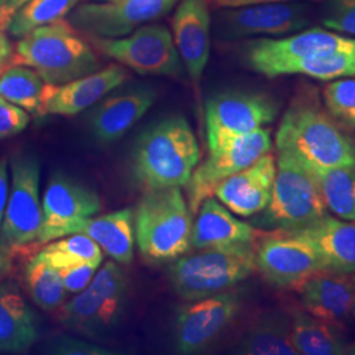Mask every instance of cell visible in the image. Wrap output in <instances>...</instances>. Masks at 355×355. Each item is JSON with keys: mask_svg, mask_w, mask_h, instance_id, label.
Masks as SVG:
<instances>
[{"mask_svg": "<svg viewBox=\"0 0 355 355\" xmlns=\"http://www.w3.org/2000/svg\"><path fill=\"white\" fill-rule=\"evenodd\" d=\"M38 340L37 318L11 283L0 284V352L21 353Z\"/></svg>", "mask_w": 355, "mask_h": 355, "instance_id": "cell-25", "label": "cell"}, {"mask_svg": "<svg viewBox=\"0 0 355 355\" xmlns=\"http://www.w3.org/2000/svg\"><path fill=\"white\" fill-rule=\"evenodd\" d=\"M41 209L42 221L38 233V246L76 234V227L83 220L99 214L102 200L86 184L55 173L44 193Z\"/></svg>", "mask_w": 355, "mask_h": 355, "instance_id": "cell-13", "label": "cell"}, {"mask_svg": "<svg viewBox=\"0 0 355 355\" xmlns=\"http://www.w3.org/2000/svg\"><path fill=\"white\" fill-rule=\"evenodd\" d=\"M306 242L325 271L355 272V223L327 215L304 228L284 232Z\"/></svg>", "mask_w": 355, "mask_h": 355, "instance_id": "cell-21", "label": "cell"}, {"mask_svg": "<svg viewBox=\"0 0 355 355\" xmlns=\"http://www.w3.org/2000/svg\"><path fill=\"white\" fill-rule=\"evenodd\" d=\"M101 263L102 262H83L76 266L64 267V268L57 270L61 279L64 282L66 291L73 292V293L83 291L95 277Z\"/></svg>", "mask_w": 355, "mask_h": 355, "instance_id": "cell-38", "label": "cell"}, {"mask_svg": "<svg viewBox=\"0 0 355 355\" xmlns=\"http://www.w3.org/2000/svg\"><path fill=\"white\" fill-rule=\"evenodd\" d=\"M8 0H0V23L6 21V8Z\"/></svg>", "mask_w": 355, "mask_h": 355, "instance_id": "cell-46", "label": "cell"}, {"mask_svg": "<svg viewBox=\"0 0 355 355\" xmlns=\"http://www.w3.org/2000/svg\"><path fill=\"white\" fill-rule=\"evenodd\" d=\"M177 0H114L76 7L70 23L95 37H123L171 10Z\"/></svg>", "mask_w": 355, "mask_h": 355, "instance_id": "cell-14", "label": "cell"}, {"mask_svg": "<svg viewBox=\"0 0 355 355\" xmlns=\"http://www.w3.org/2000/svg\"><path fill=\"white\" fill-rule=\"evenodd\" d=\"M355 51V38L330 29L312 28L284 37L254 40L245 48V61L258 74L275 78L280 66L296 60Z\"/></svg>", "mask_w": 355, "mask_h": 355, "instance_id": "cell-12", "label": "cell"}, {"mask_svg": "<svg viewBox=\"0 0 355 355\" xmlns=\"http://www.w3.org/2000/svg\"><path fill=\"white\" fill-rule=\"evenodd\" d=\"M91 40L104 55L141 76L177 78L182 74L183 62L173 35L166 26H140L123 37L91 36Z\"/></svg>", "mask_w": 355, "mask_h": 355, "instance_id": "cell-9", "label": "cell"}, {"mask_svg": "<svg viewBox=\"0 0 355 355\" xmlns=\"http://www.w3.org/2000/svg\"><path fill=\"white\" fill-rule=\"evenodd\" d=\"M128 300V279L114 262H107L89 286L61 308L60 321L69 329L99 337L120 321Z\"/></svg>", "mask_w": 355, "mask_h": 355, "instance_id": "cell-7", "label": "cell"}, {"mask_svg": "<svg viewBox=\"0 0 355 355\" xmlns=\"http://www.w3.org/2000/svg\"><path fill=\"white\" fill-rule=\"evenodd\" d=\"M278 104L266 94L229 89L212 96L205 107L209 150L265 128L278 116Z\"/></svg>", "mask_w": 355, "mask_h": 355, "instance_id": "cell-10", "label": "cell"}, {"mask_svg": "<svg viewBox=\"0 0 355 355\" xmlns=\"http://www.w3.org/2000/svg\"><path fill=\"white\" fill-rule=\"evenodd\" d=\"M24 279L31 297L41 309L54 311L64 304L67 291L58 271L37 255L26 263Z\"/></svg>", "mask_w": 355, "mask_h": 355, "instance_id": "cell-34", "label": "cell"}, {"mask_svg": "<svg viewBox=\"0 0 355 355\" xmlns=\"http://www.w3.org/2000/svg\"><path fill=\"white\" fill-rule=\"evenodd\" d=\"M49 353L60 355H110L111 352L94 343H85L70 337H57L51 341Z\"/></svg>", "mask_w": 355, "mask_h": 355, "instance_id": "cell-39", "label": "cell"}, {"mask_svg": "<svg viewBox=\"0 0 355 355\" xmlns=\"http://www.w3.org/2000/svg\"><path fill=\"white\" fill-rule=\"evenodd\" d=\"M257 270L279 288L297 287L313 274L325 271L316 252L306 242L284 232H275L255 248Z\"/></svg>", "mask_w": 355, "mask_h": 355, "instance_id": "cell-16", "label": "cell"}, {"mask_svg": "<svg viewBox=\"0 0 355 355\" xmlns=\"http://www.w3.org/2000/svg\"><path fill=\"white\" fill-rule=\"evenodd\" d=\"M240 306V295L229 291L198 299L183 306L175 324L178 353L195 354L209 346L228 328Z\"/></svg>", "mask_w": 355, "mask_h": 355, "instance_id": "cell-15", "label": "cell"}, {"mask_svg": "<svg viewBox=\"0 0 355 355\" xmlns=\"http://www.w3.org/2000/svg\"><path fill=\"white\" fill-rule=\"evenodd\" d=\"M28 0H8L7 8H6V21L11 16V13L15 12L20 6H23Z\"/></svg>", "mask_w": 355, "mask_h": 355, "instance_id": "cell-44", "label": "cell"}, {"mask_svg": "<svg viewBox=\"0 0 355 355\" xmlns=\"http://www.w3.org/2000/svg\"><path fill=\"white\" fill-rule=\"evenodd\" d=\"M236 353L243 355H297L292 343L291 322L280 313L257 321L242 337Z\"/></svg>", "mask_w": 355, "mask_h": 355, "instance_id": "cell-27", "label": "cell"}, {"mask_svg": "<svg viewBox=\"0 0 355 355\" xmlns=\"http://www.w3.org/2000/svg\"><path fill=\"white\" fill-rule=\"evenodd\" d=\"M223 23L234 37H284L309 26L308 8L297 1L227 8Z\"/></svg>", "mask_w": 355, "mask_h": 355, "instance_id": "cell-17", "label": "cell"}, {"mask_svg": "<svg viewBox=\"0 0 355 355\" xmlns=\"http://www.w3.org/2000/svg\"><path fill=\"white\" fill-rule=\"evenodd\" d=\"M255 270L254 243L208 248L175 259L170 266V282L180 297L193 302L227 291Z\"/></svg>", "mask_w": 355, "mask_h": 355, "instance_id": "cell-5", "label": "cell"}, {"mask_svg": "<svg viewBox=\"0 0 355 355\" xmlns=\"http://www.w3.org/2000/svg\"><path fill=\"white\" fill-rule=\"evenodd\" d=\"M133 221L139 250L150 263L173 262L191 249L193 221L180 187L146 191Z\"/></svg>", "mask_w": 355, "mask_h": 355, "instance_id": "cell-4", "label": "cell"}, {"mask_svg": "<svg viewBox=\"0 0 355 355\" xmlns=\"http://www.w3.org/2000/svg\"><path fill=\"white\" fill-rule=\"evenodd\" d=\"M328 214L318 183L290 153L279 152L271 199L255 220L262 229L290 232L304 228Z\"/></svg>", "mask_w": 355, "mask_h": 355, "instance_id": "cell-6", "label": "cell"}, {"mask_svg": "<svg viewBox=\"0 0 355 355\" xmlns=\"http://www.w3.org/2000/svg\"><path fill=\"white\" fill-rule=\"evenodd\" d=\"M127 79V70L123 66L110 64L105 69H99L92 74L64 85L45 83L38 116L80 114L121 86Z\"/></svg>", "mask_w": 355, "mask_h": 355, "instance_id": "cell-18", "label": "cell"}, {"mask_svg": "<svg viewBox=\"0 0 355 355\" xmlns=\"http://www.w3.org/2000/svg\"><path fill=\"white\" fill-rule=\"evenodd\" d=\"M8 170H7V161H0V225L3 221V216L6 211V205L8 200Z\"/></svg>", "mask_w": 355, "mask_h": 355, "instance_id": "cell-40", "label": "cell"}, {"mask_svg": "<svg viewBox=\"0 0 355 355\" xmlns=\"http://www.w3.org/2000/svg\"><path fill=\"white\" fill-rule=\"evenodd\" d=\"M29 121L31 116L24 108L0 98V140L21 133Z\"/></svg>", "mask_w": 355, "mask_h": 355, "instance_id": "cell-37", "label": "cell"}, {"mask_svg": "<svg viewBox=\"0 0 355 355\" xmlns=\"http://www.w3.org/2000/svg\"><path fill=\"white\" fill-rule=\"evenodd\" d=\"M101 1H114V0H101Z\"/></svg>", "mask_w": 355, "mask_h": 355, "instance_id": "cell-48", "label": "cell"}, {"mask_svg": "<svg viewBox=\"0 0 355 355\" xmlns=\"http://www.w3.org/2000/svg\"><path fill=\"white\" fill-rule=\"evenodd\" d=\"M12 268V255L0 245V279L4 278Z\"/></svg>", "mask_w": 355, "mask_h": 355, "instance_id": "cell-43", "label": "cell"}, {"mask_svg": "<svg viewBox=\"0 0 355 355\" xmlns=\"http://www.w3.org/2000/svg\"><path fill=\"white\" fill-rule=\"evenodd\" d=\"M352 283H353V292H352V304H350V318L355 321V272L352 275Z\"/></svg>", "mask_w": 355, "mask_h": 355, "instance_id": "cell-45", "label": "cell"}, {"mask_svg": "<svg viewBox=\"0 0 355 355\" xmlns=\"http://www.w3.org/2000/svg\"><path fill=\"white\" fill-rule=\"evenodd\" d=\"M44 86V79L33 69L26 66L15 64L0 73V98L36 116L40 111Z\"/></svg>", "mask_w": 355, "mask_h": 355, "instance_id": "cell-33", "label": "cell"}, {"mask_svg": "<svg viewBox=\"0 0 355 355\" xmlns=\"http://www.w3.org/2000/svg\"><path fill=\"white\" fill-rule=\"evenodd\" d=\"M320 271L297 286L305 312L331 327L350 318L353 283L349 274Z\"/></svg>", "mask_w": 355, "mask_h": 355, "instance_id": "cell-23", "label": "cell"}, {"mask_svg": "<svg viewBox=\"0 0 355 355\" xmlns=\"http://www.w3.org/2000/svg\"><path fill=\"white\" fill-rule=\"evenodd\" d=\"M277 159L268 152L216 187L214 196L232 214L241 217L261 214L271 199Z\"/></svg>", "mask_w": 355, "mask_h": 355, "instance_id": "cell-19", "label": "cell"}, {"mask_svg": "<svg viewBox=\"0 0 355 355\" xmlns=\"http://www.w3.org/2000/svg\"><path fill=\"white\" fill-rule=\"evenodd\" d=\"M200 149L190 123L179 114L148 128L136 142L132 174L144 191L184 187L199 164Z\"/></svg>", "mask_w": 355, "mask_h": 355, "instance_id": "cell-2", "label": "cell"}, {"mask_svg": "<svg viewBox=\"0 0 355 355\" xmlns=\"http://www.w3.org/2000/svg\"><path fill=\"white\" fill-rule=\"evenodd\" d=\"M288 1H300V0H212V3L221 8H237L254 4H265V3H288Z\"/></svg>", "mask_w": 355, "mask_h": 355, "instance_id": "cell-41", "label": "cell"}, {"mask_svg": "<svg viewBox=\"0 0 355 355\" xmlns=\"http://www.w3.org/2000/svg\"><path fill=\"white\" fill-rule=\"evenodd\" d=\"M292 343L297 355H343L347 343L327 322L306 312L296 313L291 321Z\"/></svg>", "mask_w": 355, "mask_h": 355, "instance_id": "cell-28", "label": "cell"}, {"mask_svg": "<svg viewBox=\"0 0 355 355\" xmlns=\"http://www.w3.org/2000/svg\"><path fill=\"white\" fill-rule=\"evenodd\" d=\"M259 236V229L237 218L224 204L211 196L204 200L196 212L192 225L191 248L200 250L250 245Z\"/></svg>", "mask_w": 355, "mask_h": 355, "instance_id": "cell-22", "label": "cell"}, {"mask_svg": "<svg viewBox=\"0 0 355 355\" xmlns=\"http://www.w3.org/2000/svg\"><path fill=\"white\" fill-rule=\"evenodd\" d=\"M275 145L309 168H355L353 141L313 95L300 94L293 99L282 117Z\"/></svg>", "mask_w": 355, "mask_h": 355, "instance_id": "cell-1", "label": "cell"}, {"mask_svg": "<svg viewBox=\"0 0 355 355\" xmlns=\"http://www.w3.org/2000/svg\"><path fill=\"white\" fill-rule=\"evenodd\" d=\"M324 103L334 120L355 130V78L331 80L324 89Z\"/></svg>", "mask_w": 355, "mask_h": 355, "instance_id": "cell-35", "label": "cell"}, {"mask_svg": "<svg viewBox=\"0 0 355 355\" xmlns=\"http://www.w3.org/2000/svg\"><path fill=\"white\" fill-rule=\"evenodd\" d=\"M76 233L89 236L117 263L129 265L133 259L135 232L133 211L130 208L99 217H89L76 227Z\"/></svg>", "mask_w": 355, "mask_h": 355, "instance_id": "cell-26", "label": "cell"}, {"mask_svg": "<svg viewBox=\"0 0 355 355\" xmlns=\"http://www.w3.org/2000/svg\"><path fill=\"white\" fill-rule=\"evenodd\" d=\"M36 255L55 270L76 266L83 262L103 261L101 246L83 233L64 236L48 242Z\"/></svg>", "mask_w": 355, "mask_h": 355, "instance_id": "cell-31", "label": "cell"}, {"mask_svg": "<svg viewBox=\"0 0 355 355\" xmlns=\"http://www.w3.org/2000/svg\"><path fill=\"white\" fill-rule=\"evenodd\" d=\"M325 205L340 218L355 223V168H309Z\"/></svg>", "mask_w": 355, "mask_h": 355, "instance_id": "cell-29", "label": "cell"}, {"mask_svg": "<svg viewBox=\"0 0 355 355\" xmlns=\"http://www.w3.org/2000/svg\"><path fill=\"white\" fill-rule=\"evenodd\" d=\"M12 54V45L10 40L0 31V69L8 60H11Z\"/></svg>", "mask_w": 355, "mask_h": 355, "instance_id": "cell-42", "label": "cell"}, {"mask_svg": "<svg viewBox=\"0 0 355 355\" xmlns=\"http://www.w3.org/2000/svg\"><path fill=\"white\" fill-rule=\"evenodd\" d=\"M11 190L0 228V245L11 255L38 246L42 221L40 202V164L32 155L20 154L11 161Z\"/></svg>", "mask_w": 355, "mask_h": 355, "instance_id": "cell-8", "label": "cell"}, {"mask_svg": "<svg viewBox=\"0 0 355 355\" xmlns=\"http://www.w3.org/2000/svg\"><path fill=\"white\" fill-rule=\"evenodd\" d=\"M80 0H28L7 20V31L21 38L38 26L64 20Z\"/></svg>", "mask_w": 355, "mask_h": 355, "instance_id": "cell-30", "label": "cell"}, {"mask_svg": "<svg viewBox=\"0 0 355 355\" xmlns=\"http://www.w3.org/2000/svg\"><path fill=\"white\" fill-rule=\"evenodd\" d=\"M174 42L195 86H199L211 51L208 0H182L173 19Z\"/></svg>", "mask_w": 355, "mask_h": 355, "instance_id": "cell-20", "label": "cell"}, {"mask_svg": "<svg viewBox=\"0 0 355 355\" xmlns=\"http://www.w3.org/2000/svg\"><path fill=\"white\" fill-rule=\"evenodd\" d=\"M11 62L33 69L49 85H64L101 69L92 48L64 19L20 38Z\"/></svg>", "mask_w": 355, "mask_h": 355, "instance_id": "cell-3", "label": "cell"}, {"mask_svg": "<svg viewBox=\"0 0 355 355\" xmlns=\"http://www.w3.org/2000/svg\"><path fill=\"white\" fill-rule=\"evenodd\" d=\"M322 24L333 32L355 36V0H328Z\"/></svg>", "mask_w": 355, "mask_h": 355, "instance_id": "cell-36", "label": "cell"}, {"mask_svg": "<svg viewBox=\"0 0 355 355\" xmlns=\"http://www.w3.org/2000/svg\"><path fill=\"white\" fill-rule=\"evenodd\" d=\"M0 73H1V69H0Z\"/></svg>", "mask_w": 355, "mask_h": 355, "instance_id": "cell-49", "label": "cell"}, {"mask_svg": "<svg viewBox=\"0 0 355 355\" xmlns=\"http://www.w3.org/2000/svg\"><path fill=\"white\" fill-rule=\"evenodd\" d=\"M271 148L270 130L261 128L211 149L207 159L202 165L196 166L186 184L187 203L192 216L196 215L205 199L214 196L220 183L254 164L259 157L270 152Z\"/></svg>", "mask_w": 355, "mask_h": 355, "instance_id": "cell-11", "label": "cell"}, {"mask_svg": "<svg viewBox=\"0 0 355 355\" xmlns=\"http://www.w3.org/2000/svg\"><path fill=\"white\" fill-rule=\"evenodd\" d=\"M346 355H355V341L346 347Z\"/></svg>", "mask_w": 355, "mask_h": 355, "instance_id": "cell-47", "label": "cell"}, {"mask_svg": "<svg viewBox=\"0 0 355 355\" xmlns=\"http://www.w3.org/2000/svg\"><path fill=\"white\" fill-rule=\"evenodd\" d=\"M155 101L150 87H136L107 98L98 105L91 117V129L95 139L111 144L124 136Z\"/></svg>", "mask_w": 355, "mask_h": 355, "instance_id": "cell-24", "label": "cell"}, {"mask_svg": "<svg viewBox=\"0 0 355 355\" xmlns=\"http://www.w3.org/2000/svg\"><path fill=\"white\" fill-rule=\"evenodd\" d=\"M305 76L318 80H334L355 76V51H336L331 54L308 57L280 66L275 74Z\"/></svg>", "mask_w": 355, "mask_h": 355, "instance_id": "cell-32", "label": "cell"}]
</instances>
